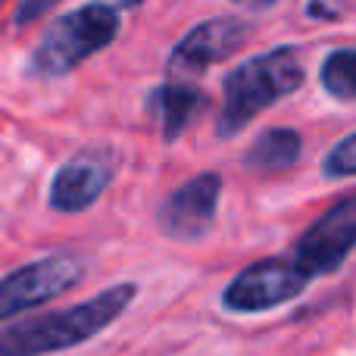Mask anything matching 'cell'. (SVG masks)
<instances>
[{
    "label": "cell",
    "mask_w": 356,
    "mask_h": 356,
    "mask_svg": "<svg viewBox=\"0 0 356 356\" xmlns=\"http://www.w3.org/2000/svg\"><path fill=\"white\" fill-rule=\"evenodd\" d=\"M135 294L138 284L122 282L100 291L91 300L60 309V313H44L35 319L16 322L0 332V356H47L72 350V347L97 338L106 325H113L125 313V307L135 300Z\"/></svg>",
    "instance_id": "1"
},
{
    "label": "cell",
    "mask_w": 356,
    "mask_h": 356,
    "mask_svg": "<svg viewBox=\"0 0 356 356\" xmlns=\"http://www.w3.org/2000/svg\"><path fill=\"white\" fill-rule=\"evenodd\" d=\"M303 79H307V72L300 63V50L291 44L244 60L222 81L225 100H222V113L216 119L219 138H232L241 129H247L263 110L294 94L303 85Z\"/></svg>",
    "instance_id": "2"
},
{
    "label": "cell",
    "mask_w": 356,
    "mask_h": 356,
    "mask_svg": "<svg viewBox=\"0 0 356 356\" xmlns=\"http://www.w3.org/2000/svg\"><path fill=\"white\" fill-rule=\"evenodd\" d=\"M119 35V13L110 3H85L79 10L60 16L47 25L35 54H31V75L41 79H63L75 66L91 60L104 47H110Z\"/></svg>",
    "instance_id": "3"
},
{
    "label": "cell",
    "mask_w": 356,
    "mask_h": 356,
    "mask_svg": "<svg viewBox=\"0 0 356 356\" xmlns=\"http://www.w3.org/2000/svg\"><path fill=\"white\" fill-rule=\"evenodd\" d=\"M356 247V191L325 209L297 241L294 263L307 278L332 275Z\"/></svg>",
    "instance_id": "4"
},
{
    "label": "cell",
    "mask_w": 356,
    "mask_h": 356,
    "mask_svg": "<svg viewBox=\"0 0 356 356\" xmlns=\"http://www.w3.org/2000/svg\"><path fill=\"white\" fill-rule=\"evenodd\" d=\"M81 275H85V266L66 253L35 259V263L10 272L6 278H0V322L66 294L69 288L81 282Z\"/></svg>",
    "instance_id": "5"
},
{
    "label": "cell",
    "mask_w": 356,
    "mask_h": 356,
    "mask_svg": "<svg viewBox=\"0 0 356 356\" xmlns=\"http://www.w3.org/2000/svg\"><path fill=\"white\" fill-rule=\"evenodd\" d=\"M307 282L309 278L300 272L294 257H269L238 272L222 294V303L232 313H266L300 297Z\"/></svg>",
    "instance_id": "6"
},
{
    "label": "cell",
    "mask_w": 356,
    "mask_h": 356,
    "mask_svg": "<svg viewBox=\"0 0 356 356\" xmlns=\"http://www.w3.org/2000/svg\"><path fill=\"white\" fill-rule=\"evenodd\" d=\"M222 194V178L216 172H200L184 181L160 207L156 222L172 241H200L216 222V207Z\"/></svg>",
    "instance_id": "7"
},
{
    "label": "cell",
    "mask_w": 356,
    "mask_h": 356,
    "mask_svg": "<svg viewBox=\"0 0 356 356\" xmlns=\"http://www.w3.org/2000/svg\"><path fill=\"white\" fill-rule=\"evenodd\" d=\"M250 38V25L234 16L207 19L194 25L169 54V75H200L213 63L228 60Z\"/></svg>",
    "instance_id": "8"
},
{
    "label": "cell",
    "mask_w": 356,
    "mask_h": 356,
    "mask_svg": "<svg viewBox=\"0 0 356 356\" xmlns=\"http://www.w3.org/2000/svg\"><path fill=\"white\" fill-rule=\"evenodd\" d=\"M116 172V154L106 147H91L75 154L56 169L50 181V207L60 213H81L106 191Z\"/></svg>",
    "instance_id": "9"
},
{
    "label": "cell",
    "mask_w": 356,
    "mask_h": 356,
    "mask_svg": "<svg viewBox=\"0 0 356 356\" xmlns=\"http://www.w3.org/2000/svg\"><path fill=\"white\" fill-rule=\"evenodd\" d=\"M147 106L156 116V122H160L163 141L172 144V141H178V135L207 110V94H203L200 88L181 85V81H166V85L154 88Z\"/></svg>",
    "instance_id": "10"
},
{
    "label": "cell",
    "mask_w": 356,
    "mask_h": 356,
    "mask_svg": "<svg viewBox=\"0 0 356 356\" xmlns=\"http://www.w3.org/2000/svg\"><path fill=\"white\" fill-rule=\"evenodd\" d=\"M303 138L294 129H269L250 144L244 163L257 172H282L300 160Z\"/></svg>",
    "instance_id": "11"
},
{
    "label": "cell",
    "mask_w": 356,
    "mask_h": 356,
    "mask_svg": "<svg viewBox=\"0 0 356 356\" xmlns=\"http://www.w3.org/2000/svg\"><path fill=\"white\" fill-rule=\"evenodd\" d=\"M319 81L332 97L356 100V47H341L322 60Z\"/></svg>",
    "instance_id": "12"
},
{
    "label": "cell",
    "mask_w": 356,
    "mask_h": 356,
    "mask_svg": "<svg viewBox=\"0 0 356 356\" xmlns=\"http://www.w3.org/2000/svg\"><path fill=\"white\" fill-rule=\"evenodd\" d=\"M322 172L325 178H353L356 175V131L338 141L322 160Z\"/></svg>",
    "instance_id": "13"
},
{
    "label": "cell",
    "mask_w": 356,
    "mask_h": 356,
    "mask_svg": "<svg viewBox=\"0 0 356 356\" xmlns=\"http://www.w3.org/2000/svg\"><path fill=\"white\" fill-rule=\"evenodd\" d=\"M60 0H19L16 3V13H13V25L16 29H25V25L38 22L41 16H47Z\"/></svg>",
    "instance_id": "14"
},
{
    "label": "cell",
    "mask_w": 356,
    "mask_h": 356,
    "mask_svg": "<svg viewBox=\"0 0 356 356\" xmlns=\"http://www.w3.org/2000/svg\"><path fill=\"white\" fill-rule=\"evenodd\" d=\"M350 10V0H307V16L319 22H334Z\"/></svg>",
    "instance_id": "15"
},
{
    "label": "cell",
    "mask_w": 356,
    "mask_h": 356,
    "mask_svg": "<svg viewBox=\"0 0 356 356\" xmlns=\"http://www.w3.org/2000/svg\"><path fill=\"white\" fill-rule=\"evenodd\" d=\"M113 3H119V6H138V3H144V0H113Z\"/></svg>",
    "instance_id": "16"
}]
</instances>
